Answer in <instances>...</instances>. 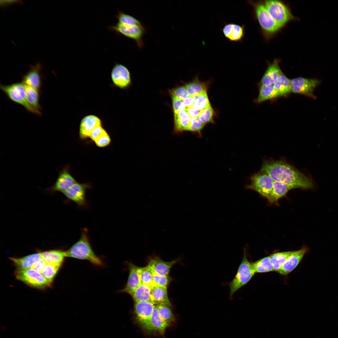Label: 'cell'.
Returning a JSON list of instances; mask_svg holds the SVG:
<instances>
[{
  "mask_svg": "<svg viewBox=\"0 0 338 338\" xmlns=\"http://www.w3.org/2000/svg\"><path fill=\"white\" fill-rule=\"evenodd\" d=\"M90 188V185L89 184L76 182L63 193L68 199L74 202L79 206L85 207L87 205L86 192Z\"/></svg>",
  "mask_w": 338,
  "mask_h": 338,
  "instance_id": "obj_13",
  "label": "cell"
},
{
  "mask_svg": "<svg viewBox=\"0 0 338 338\" xmlns=\"http://www.w3.org/2000/svg\"><path fill=\"white\" fill-rule=\"evenodd\" d=\"M279 97L278 94L274 88L273 84L263 85L259 86V95L254 101L255 103H259Z\"/></svg>",
  "mask_w": 338,
  "mask_h": 338,
  "instance_id": "obj_28",
  "label": "cell"
},
{
  "mask_svg": "<svg viewBox=\"0 0 338 338\" xmlns=\"http://www.w3.org/2000/svg\"><path fill=\"white\" fill-rule=\"evenodd\" d=\"M177 259L171 261H165L154 255L148 258L147 265L153 272L164 276H168L172 267L179 261Z\"/></svg>",
  "mask_w": 338,
  "mask_h": 338,
  "instance_id": "obj_19",
  "label": "cell"
},
{
  "mask_svg": "<svg viewBox=\"0 0 338 338\" xmlns=\"http://www.w3.org/2000/svg\"><path fill=\"white\" fill-rule=\"evenodd\" d=\"M167 287L158 285L151 288V301L154 305L162 304L172 306V303L169 298Z\"/></svg>",
  "mask_w": 338,
  "mask_h": 338,
  "instance_id": "obj_24",
  "label": "cell"
},
{
  "mask_svg": "<svg viewBox=\"0 0 338 338\" xmlns=\"http://www.w3.org/2000/svg\"><path fill=\"white\" fill-rule=\"evenodd\" d=\"M221 30L225 38L231 42H241L245 35L244 25L226 23L224 24Z\"/></svg>",
  "mask_w": 338,
  "mask_h": 338,
  "instance_id": "obj_17",
  "label": "cell"
},
{
  "mask_svg": "<svg viewBox=\"0 0 338 338\" xmlns=\"http://www.w3.org/2000/svg\"><path fill=\"white\" fill-rule=\"evenodd\" d=\"M156 305L158 314L162 319L169 324L175 322V317L170 307L162 304Z\"/></svg>",
  "mask_w": 338,
  "mask_h": 338,
  "instance_id": "obj_35",
  "label": "cell"
},
{
  "mask_svg": "<svg viewBox=\"0 0 338 338\" xmlns=\"http://www.w3.org/2000/svg\"><path fill=\"white\" fill-rule=\"evenodd\" d=\"M265 7L271 17L281 28L291 21L296 20L290 8L283 2L268 0L264 2Z\"/></svg>",
  "mask_w": 338,
  "mask_h": 338,
  "instance_id": "obj_5",
  "label": "cell"
},
{
  "mask_svg": "<svg viewBox=\"0 0 338 338\" xmlns=\"http://www.w3.org/2000/svg\"><path fill=\"white\" fill-rule=\"evenodd\" d=\"M46 264L45 261L41 258L35 263L32 268L41 273Z\"/></svg>",
  "mask_w": 338,
  "mask_h": 338,
  "instance_id": "obj_47",
  "label": "cell"
},
{
  "mask_svg": "<svg viewBox=\"0 0 338 338\" xmlns=\"http://www.w3.org/2000/svg\"><path fill=\"white\" fill-rule=\"evenodd\" d=\"M151 324L154 331L161 335L164 334L166 329L170 325L169 324L164 321L160 317L156 305H154L152 315Z\"/></svg>",
  "mask_w": 338,
  "mask_h": 338,
  "instance_id": "obj_32",
  "label": "cell"
},
{
  "mask_svg": "<svg viewBox=\"0 0 338 338\" xmlns=\"http://www.w3.org/2000/svg\"><path fill=\"white\" fill-rule=\"evenodd\" d=\"M152 287L141 284L130 295L134 302L151 301V292Z\"/></svg>",
  "mask_w": 338,
  "mask_h": 338,
  "instance_id": "obj_29",
  "label": "cell"
},
{
  "mask_svg": "<svg viewBox=\"0 0 338 338\" xmlns=\"http://www.w3.org/2000/svg\"><path fill=\"white\" fill-rule=\"evenodd\" d=\"M0 89L11 100L22 105L28 112L36 114L27 101L26 87L23 82L0 84Z\"/></svg>",
  "mask_w": 338,
  "mask_h": 338,
  "instance_id": "obj_8",
  "label": "cell"
},
{
  "mask_svg": "<svg viewBox=\"0 0 338 338\" xmlns=\"http://www.w3.org/2000/svg\"><path fill=\"white\" fill-rule=\"evenodd\" d=\"M186 111L191 118L198 117L202 110H198L192 107L187 108Z\"/></svg>",
  "mask_w": 338,
  "mask_h": 338,
  "instance_id": "obj_48",
  "label": "cell"
},
{
  "mask_svg": "<svg viewBox=\"0 0 338 338\" xmlns=\"http://www.w3.org/2000/svg\"><path fill=\"white\" fill-rule=\"evenodd\" d=\"M111 142L109 135L106 132L95 141L96 145L100 147H104L109 145Z\"/></svg>",
  "mask_w": 338,
  "mask_h": 338,
  "instance_id": "obj_45",
  "label": "cell"
},
{
  "mask_svg": "<svg viewBox=\"0 0 338 338\" xmlns=\"http://www.w3.org/2000/svg\"><path fill=\"white\" fill-rule=\"evenodd\" d=\"M255 273H264L274 271V268L269 256L262 258L251 263Z\"/></svg>",
  "mask_w": 338,
  "mask_h": 338,
  "instance_id": "obj_31",
  "label": "cell"
},
{
  "mask_svg": "<svg viewBox=\"0 0 338 338\" xmlns=\"http://www.w3.org/2000/svg\"><path fill=\"white\" fill-rule=\"evenodd\" d=\"M127 264L129 270L128 279L125 287L119 291L127 293L130 295L141 284L139 272L140 267L131 262H127Z\"/></svg>",
  "mask_w": 338,
  "mask_h": 338,
  "instance_id": "obj_20",
  "label": "cell"
},
{
  "mask_svg": "<svg viewBox=\"0 0 338 338\" xmlns=\"http://www.w3.org/2000/svg\"><path fill=\"white\" fill-rule=\"evenodd\" d=\"M250 180V183L246 185L245 188L255 191L268 200L271 193L274 182L270 176L260 171L252 175Z\"/></svg>",
  "mask_w": 338,
  "mask_h": 338,
  "instance_id": "obj_9",
  "label": "cell"
},
{
  "mask_svg": "<svg viewBox=\"0 0 338 338\" xmlns=\"http://www.w3.org/2000/svg\"><path fill=\"white\" fill-rule=\"evenodd\" d=\"M41 258L47 264L62 265L66 257L65 251L51 250L41 252Z\"/></svg>",
  "mask_w": 338,
  "mask_h": 338,
  "instance_id": "obj_27",
  "label": "cell"
},
{
  "mask_svg": "<svg viewBox=\"0 0 338 338\" xmlns=\"http://www.w3.org/2000/svg\"><path fill=\"white\" fill-rule=\"evenodd\" d=\"M101 119L93 114L86 115L81 120L79 127V136L80 138L85 139L89 136L92 131L96 127L102 125Z\"/></svg>",
  "mask_w": 338,
  "mask_h": 338,
  "instance_id": "obj_18",
  "label": "cell"
},
{
  "mask_svg": "<svg viewBox=\"0 0 338 338\" xmlns=\"http://www.w3.org/2000/svg\"><path fill=\"white\" fill-rule=\"evenodd\" d=\"M61 265L47 264L41 273L43 276L52 283Z\"/></svg>",
  "mask_w": 338,
  "mask_h": 338,
  "instance_id": "obj_39",
  "label": "cell"
},
{
  "mask_svg": "<svg viewBox=\"0 0 338 338\" xmlns=\"http://www.w3.org/2000/svg\"><path fill=\"white\" fill-rule=\"evenodd\" d=\"M139 272L141 284L152 287L156 286L153 280V272L148 265L144 267H140Z\"/></svg>",
  "mask_w": 338,
  "mask_h": 338,
  "instance_id": "obj_36",
  "label": "cell"
},
{
  "mask_svg": "<svg viewBox=\"0 0 338 338\" xmlns=\"http://www.w3.org/2000/svg\"><path fill=\"white\" fill-rule=\"evenodd\" d=\"M110 77L113 84L120 89L128 87L131 83L130 72L124 65L116 63L111 72Z\"/></svg>",
  "mask_w": 338,
  "mask_h": 338,
  "instance_id": "obj_12",
  "label": "cell"
},
{
  "mask_svg": "<svg viewBox=\"0 0 338 338\" xmlns=\"http://www.w3.org/2000/svg\"><path fill=\"white\" fill-rule=\"evenodd\" d=\"M260 171L266 173L274 181L292 185L305 190H315L316 183L309 173L302 172L285 160L265 159Z\"/></svg>",
  "mask_w": 338,
  "mask_h": 338,
  "instance_id": "obj_1",
  "label": "cell"
},
{
  "mask_svg": "<svg viewBox=\"0 0 338 338\" xmlns=\"http://www.w3.org/2000/svg\"><path fill=\"white\" fill-rule=\"evenodd\" d=\"M309 251V248L304 245L298 250L293 251L291 255L286 260L277 272L283 275H286L294 270L298 265L305 255Z\"/></svg>",
  "mask_w": 338,
  "mask_h": 338,
  "instance_id": "obj_14",
  "label": "cell"
},
{
  "mask_svg": "<svg viewBox=\"0 0 338 338\" xmlns=\"http://www.w3.org/2000/svg\"><path fill=\"white\" fill-rule=\"evenodd\" d=\"M76 182L70 173L68 166H65L59 172L55 183L48 190L51 192H60L63 193Z\"/></svg>",
  "mask_w": 338,
  "mask_h": 338,
  "instance_id": "obj_16",
  "label": "cell"
},
{
  "mask_svg": "<svg viewBox=\"0 0 338 338\" xmlns=\"http://www.w3.org/2000/svg\"><path fill=\"white\" fill-rule=\"evenodd\" d=\"M115 17L119 23L126 25H137L142 23L133 16L121 11H118Z\"/></svg>",
  "mask_w": 338,
  "mask_h": 338,
  "instance_id": "obj_38",
  "label": "cell"
},
{
  "mask_svg": "<svg viewBox=\"0 0 338 338\" xmlns=\"http://www.w3.org/2000/svg\"><path fill=\"white\" fill-rule=\"evenodd\" d=\"M25 85L27 99L28 104L35 112L36 115H42V108L39 103L40 92L32 87Z\"/></svg>",
  "mask_w": 338,
  "mask_h": 338,
  "instance_id": "obj_25",
  "label": "cell"
},
{
  "mask_svg": "<svg viewBox=\"0 0 338 338\" xmlns=\"http://www.w3.org/2000/svg\"><path fill=\"white\" fill-rule=\"evenodd\" d=\"M292 252L293 251L278 252L273 253L269 256L273 265L274 271L277 272L278 271Z\"/></svg>",
  "mask_w": 338,
  "mask_h": 338,
  "instance_id": "obj_33",
  "label": "cell"
},
{
  "mask_svg": "<svg viewBox=\"0 0 338 338\" xmlns=\"http://www.w3.org/2000/svg\"><path fill=\"white\" fill-rule=\"evenodd\" d=\"M248 3L253 8L254 13L262 30L263 34L267 39L277 33L282 28L271 17L264 2L249 1Z\"/></svg>",
  "mask_w": 338,
  "mask_h": 338,
  "instance_id": "obj_3",
  "label": "cell"
},
{
  "mask_svg": "<svg viewBox=\"0 0 338 338\" xmlns=\"http://www.w3.org/2000/svg\"><path fill=\"white\" fill-rule=\"evenodd\" d=\"M295 188H297L294 185L274 181L271 193L268 201L270 204L278 205L280 198L285 196L290 190Z\"/></svg>",
  "mask_w": 338,
  "mask_h": 338,
  "instance_id": "obj_23",
  "label": "cell"
},
{
  "mask_svg": "<svg viewBox=\"0 0 338 338\" xmlns=\"http://www.w3.org/2000/svg\"><path fill=\"white\" fill-rule=\"evenodd\" d=\"M108 28L118 35H122L135 41L140 49L144 46L143 38L147 29L142 24L130 25L123 24L117 22L115 25L108 26Z\"/></svg>",
  "mask_w": 338,
  "mask_h": 338,
  "instance_id": "obj_7",
  "label": "cell"
},
{
  "mask_svg": "<svg viewBox=\"0 0 338 338\" xmlns=\"http://www.w3.org/2000/svg\"><path fill=\"white\" fill-rule=\"evenodd\" d=\"M65 253L66 257L87 260L97 267L104 266L102 260L95 253L92 248L88 230L86 228L82 230L79 239L65 251Z\"/></svg>",
  "mask_w": 338,
  "mask_h": 338,
  "instance_id": "obj_2",
  "label": "cell"
},
{
  "mask_svg": "<svg viewBox=\"0 0 338 338\" xmlns=\"http://www.w3.org/2000/svg\"><path fill=\"white\" fill-rule=\"evenodd\" d=\"M172 98L174 114L186 110L187 108L185 106L182 100L174 97H172Z\"/></svg>",
  "mask_w": 338,
  "mask_h": 338,
  "instance_id": "obj_44",
  "label": "cell"
},
{
  "mask_svg": "<svg viewBox=\"0 0 338 338\" xmlns=\"http://www.w3.org/2000/svg\"><path fill=\"white\" fill-rule=\"evenodd\" d=\"M208 84L197 79L187 84L186 87L190 96H193L207 92Z\"/></svg>",
  "mask_w": 338,
  "mask_h": 338,
  "instance_id": "obj_34",
  "label": "cell"
},
{
  "mask_svg": "<svg viewBox=\"0 0 338 338\" xmlns=\"http://www.w3.org/2000/svg\"><path fill=\"white\" fill-rule=\"evenodd\" d=\"M155 305L151 301L135 302L133 313L136 321L140 328L151 333L154 331L151 324Z\"/></svg>",
  "mask_w": 338,
  "mask_h": 338,
  "instance_id": "obj_6",
  "label": "cell"
},
{
  "mask_svg": "<svg viewBox=\"0 0 338 338\" xmlns=\"http://www.w3.org/2000/svg\"><path fill=\"white\" fill-rule=\"evenodd\" d=\"M194 101L195 99L193 96H189L182 100V102L185 106L187 108H188L193 107Z\"/></svg>",
  "mask_w": 338,
  "mask_h": 338,
  "instance_id": "obj_50",
  "label": "cell"
},
{
  "mask_svg": "<svg viewBox=\"0 0 338 338\" xmlns=\"http://www.w3.org/2000/svg\"><path fill=\"white\" fill-rule=\"evenodd\" d=\"M42 69V66L39 63L31 65L28 71L22 76V82L40 92L43 78Z\"/></svg>",
  "mask_w": 338,
  "mask_h": 338,
  "instance_id": "obj_15",
  "label": "cell"
},
{
  "mask_svg": "<svg viewBox=\"0 0 338 338\" xmlns=\"http://www.w3.org/2000/svg\"><path fill=\"white\" fill-rule=\"evenodd\" d=\"M254 274L251 263L248 259L246 251L244 250L243 259L235 277L228 284L230 289V298H232L237 291L247 284Z\"/></svg>",
  "mask_w": 338,
  "mask_h": 338,
  "instance_id": "obj_4",
  "label": "cell"
},
{
  "mask_svg": "<svg viewBox=\"0 0 338 338\" xmlns=\"http://www.w3.org/2000/svg\"><path fill=\"white\" fill-rule=\"evenodd\" d=\"M106 132H107L103 128L102 125H100L96 127L92 131L89 137L95 141Z\"/></svg>",
  "mask_w": 338,
  "mask_h": 338,
  "instance_id": "obj_46",
  "label": "cell"
},
{
  "mask_svg": "<svg viewBox=\"0 0 338 338\" xmlns=\"http://www.w3.org/2000/svg\"><path fill=\"white\" fill-rule=\"evenodd\" d=\"M290 80L292 92L302 95L314 100L316 99L314 91L321 83L320 80L316 78L298 77Z\"/></svg>",
  "mask_w": 338,
  "mask_h": 338,
  "instance_id": "obj_11",
  "label": "cell"
},
{
  "mask_svg": "<svg viewBox=\"0 0 338 338\" xmlns=\"http://www.w3.org/2000/svg\"><path fill=\"white\" fill-rule=\"evenodd\" d=\"M214 112L211 106L202 110L198 118L205 125L209 123H213Z\"/></svg>",
  "mask_w": 338,
  "mask_h": 338,
  "instance_id": "obj_42",
  "label": "cell"
},
{
  "mask_svg": "<svg viewBox=\"0 0 338 338\" xmlns=\"http://www.w3.org/2000/svg\"><path fill=\"white\" fill-rule=\"evenodd\" d=\"M279 97L288 96L291 92V80L282 73L273 84Z\"/></svg>",
  "mask_w": 338,
  "mask_h": 338,
  "instance_id": "obj_26",
  "label": "cell"
},
{
  "mask_svg": "<svg viewBox=\"0 0 338 338\" xmlns=\"http://www.w3.org/2000/svg\"><path fill=\"white\" fill-rule=\"evenodd\" d=\"M191 119L186 111L174 114L175 129L177 132L188 131Z\"/></svg>",
  "mask_w": 338,
  "mask_h": 338,
  "instance_id": "obj_30",
  "label": "cell"
},
{
  "mask_svg": "<svg viewBox=\"0 0 338 338\" xmlns=\"http://www.w3.org/2000/svg\"><path fill=\"white\" fill-rule=\"evenodd\" d=\"M23 2L21 0H0V4L1 7H5L10 4H22Z\"/></svg>",
  "mask_w": 338,
  "mask_h": 338,
  "instance_id": "obj_49",
  "label": "cell"
},
{
  "mask_svg": "<svg viewBox=\"0 0 338 338\" xmlns=\"http://www.w3.org/2000/svg\"><path fill=\"white\" fill-rule=\"evenodd\" d=\"M204 125L198 117L191 118L189 124L188 131L198 133L199 136L201 137V131Z\"/></svg>",
  "mask_w": 338,
  "mask_h": 338,
  "instance_id": "obj_40",
  "label": "cell"
},
{
  "mask_svg": "<svg viewBox=\"0 0 338 338\" xmlns=\"http://www.w3.org/2000/svg\"><path fill=\"white\" fill-rule=\"evenodd\" d=\"M172 97L183 100L189 95L186 86H182L172 89L170 91Z\"/></svg>",
  "mask_w": 338,
  "mask_h": 338,
  "instance_id": "obj_43",
  "label": "cell"
},
{
  "mask_svg": "<svg viewBox=\"0 0 338 338\" xmlns=\"http://www.w3.org/2000/svg\"><path fill=\"white\" fill-rule=\"evenodd\" d=\"M279 60L275 59L269 64L260 81L259 86L274 84L279 76L283 73L279 67Z\"/></svg>",
  "mask_w": 338,
  "mask_h": 338,
  "instance_id": "obj_21",
  "label": "cell"
},
{
  "mask_svg": "<svg viewBox=\"0 0 338 338\" xmlns=\"http://www.w3.org/2000/svg\"><path fill=\"white\" fill-rule=\"evenodd\" d=\"M16 278L30 287L39 289L50 287L52 283L42 274L33 268L16 270L15 272Z\"/></svg>",
  "mask_w": 338,
  "mask_h": 338,
  "instance_id": "obj_10",
  "label": "cell"
},
{
  "mask_svg": "<svg viewBox=\"0 0 338 338\" xmlns=\"http://www.w3.org/2000/svg\"><path fill=\"white\" fill-rule=\"evenodd\" d=\"M153 282L156 286L167 287L172 280L171 278L168 276L162 275L153 272Z\"/></svg>",
  "mask_w": 338,
  "mask_h": 338,
  "instance_id": "obj_41",
  "label": "cell"
},
{
  "mask_svg": "<svg viewBox=\"0 0 338 338\" xmlns=\"http://www.w3.org/2000/svg\"><path fill=\"white\" fill-rule=\"evenodd\" d=\"M193 96L195 99L193 107L195 109L203 110L211 106L207 92Z\"/></svg>",
  "mask_w": 338,
  "mask_h": 338,
  "instance_id": "obj_37",
  "label": "cell"
},
{
  "mask_svg": "<svg viewBox=\"0 0 338 338\" xmlns=\"http://www.w3.org/2000/svg\"><path fill=\"white\" fill-rule=\"evenodd\" d=\"M41 252L34 253L20 258H9L15 266L16 270H24L32 268L41 258Z\"/></svg>",
  "mask_w": 338,
  "mask_h": 338,
  "instance_id": "obj_22",
  "label": "cell"
}]
</instances>
